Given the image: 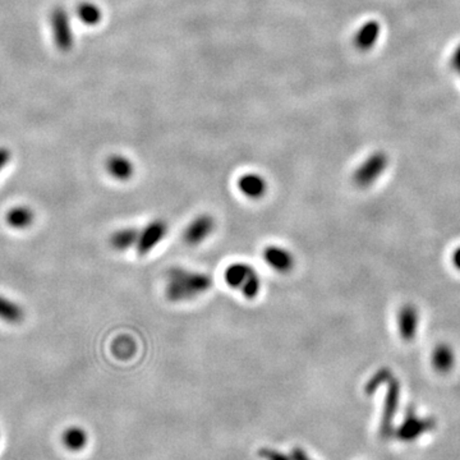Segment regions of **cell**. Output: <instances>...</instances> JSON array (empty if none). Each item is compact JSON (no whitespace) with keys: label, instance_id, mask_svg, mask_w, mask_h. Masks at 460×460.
Returning <instances> with one entry per match:
<instances>
[{"label":"cell","instance_id":"cell-1","mask_svg":"<svg viewBox=\"0 0 460 460\" xmlns=\"http://www.w3.org/2000/svg\"><path fill=\"white\" fill-rule=\"evenodd\" d=\"M213 287V278L206 272L184 267H172L166 274V298L174 302H189L207 293Z\"/></svg>","mask_w":460,"mask_h":460},{"label":"cell","instance_id":"cell-2","mask_svg":"<svg viewBox=\"0 0 460 460\" xmlns=\"http://www.w3.org/2000/svg\"><path fill=\"white\" fill-rule=\"evenodd\" d=\"M224 280L231 289H238L246 299H256L261 292V278L252 265L246 263H230L224 272Z\"/></svg>","mask_w":460,"mask_h":460},{"label":"cell","instance_id":"cell-3","mask_svg":"<svg viewBox=\"0 0 460 460\" xmlns=\"http://www.w3.org/2000/svg\"><path fill=\"white\" fill-rule=\"evenodd\" d=\"M387 157L384 152H375L362 163L353 174L354 184L360 188H369L385 172Z\"/></svg>","mask_w":460,"mask_h":460},{"label":"cell","instance_id":"cell-4","mask_svg":"<svg viewBox=\"0 0 460 460\" xmlns=\"http://www.w3.org/2000/svg\"><path fill=\"white\" fill-rule=\"evenodd\" d=\"M169 225L163 219H155L148 222L139 234L137 240V254L140 256H146L150 254L154 248H157L165 237L168 236Z\"/></svg>","mask_w":460,"mask_h":460},{"label":"cell","instance_id":"cell-5","mask_svg":"<svg viewBox=\"0 0 460 460\" xmlns=\"http://www.w3.org/2000/svg\"><path fill=\"white\" fill-rule=\"evenodd\" d=\"M399 399H400V384L393 376L387 381V393L384 402V411L381 416V425H380V436L382 439H387L393 435V422L395 414L399 408Z\"/></svg>","mask_w":460,"mask_h":460},{"label":"cell","instance_id":"cell-6","mask_svg":"<svg viewBox=\"0 0 460 460\" xmlns=\"http://www.w3.org/2000/svg\"><path fill=\"white\" fill-rule=\"evenodd\" d=\"M435 426V419L421 418L413 408H408L402 425L396 430V436L400 441H414Z\"/></svg>","mask_w":460,"mask_h":460},{"label":"cell","instance_id":"cell-7","mask_svg":"<svg viewBox=\"0 0 460 460\" xmlns=\"http://www.w3.org/2000/svg\"><path fill=\"white\" fill-rule=\"evenodd\" d=\"M216 222L210 214H200L191 220L183 231V239L188 246L196 247L204 243L214 233Z\"/></svg>","mask_w":460,"mask_h":460},{"label":"cell","instance_id":"cell-8","mask_svg":"<svg viewBox=\"0 0 460 460\" xmlns=\"http://www.w3.org/2000/svg\"><path fill=\"white\" fill-rule=\"evenodd\" d=\"M263 258L265 263L272 267L274 272L280 274H288L294 269L296 258L293 254L284 248V247L272 246L265 247L263 252Z\"/></svg>","mask_w":460,"mask_h":460},{"label":"cell","instance_id":"cell-9","mask_svg":"<svg viewBox=\"0 0 460 460\" xmlns=\"http://www.w3.org/2000/svg\"><path fill=\"white\" fill-rule=\"evenodd\" d=\"M419 312L414 304H404L398 312V330L404 342H412L418 331Z\"/></svg>","mask_w":460,"mask_h":460},{"label":"cell","instance_id":"cell-10","mask_svg":"<svg viewBox=\"0 0 460 460\" xmlns=\"http://www.w3.org/2000/svg\"><path fill=\"white\" fill-rule=\"evenodd\" d=\"M237 187L245 197L249 200H261L266 196L267 182L263 175L257 172H247L239 178Z\"/></svg>","mask_w":460,"mask_h":460},{"label":"cell","instance_id":"cell-11","mask_svg":"<svg viewBox=\"0 0 460 460\" xmlns=\"http://www.w3.org/2000/svg\"><path fill=\"white\" fill-rule=\"evenodd\" d=\"M107 172L116 181H130L134 174V165L128 157L114 155L107 159Z\"/></svg>","mask_w":460,"mask_h":460},{"label":"cell","instance_id":"cell-12","mask_svg":"<svg viewBox=\"0 0 460 460\" xmlns=\"http://www.w3.org/2000/svg\"><path fill=\"white\" fill-rule=\"evenodd\" d=\"M53 26H54V35L57 46L60 49H69L72 45V33L68 24V18L63 10L57 9V12H54Z\"/></svg>","mask_w":460,"mask_h":460},{"label":"cell","instance_id":"cell-13","mask_svg":"<svg viewBox=\"0 0 460 460\" xmlns=\"http://www.w3.org/2000/svg\"><path fill=\"white\" fill-rule=\"evenodd\" d=\"M454 364H455V353L452 346L445 343L437 345L435 351L432 352V366L436 372L441 375L449 373L452 370Z\"/></svg>","mask_w":460,"mask_h":460},{"label":"cell","instance_id":"cell-14","mask_svg":"<svg viewBox=\"0 0 460 460\" xmlns=\"http://www.w3.org/2000/svg\"><path fill=\"white\" fill-rule=\"evenodd\" d=\"M35 220L33 210L27 206H16L6 214V222L13 229L24 230L30 228Z\"/></svg>","mask_w":460,"mask_h":460},{"label":"cell","instance_id":"cell-15","mask_svg":"<svg viewBox=\"0 0 460 460\" xmlns=\"http://www.w3.org/2000/svg\"><path fill=\"white\" fill-rule=\"evenodd\" d=\"M139 234H140V230L136 229V228H123V229L116 230L110 236L109 243L115 251H121V252L128 251V249H131L132 247H136L137 245Z\"/></svg>","mask_w":460,"mask_h":460},{"label":"cell","instance_id":"cell-16","mask_svg":"<svg viewBox=\"0 0 460 460\" xmlns=\"http://www.w3.org/2000/svg\"><path fill=\"white\" fill-rule=\"evenodd\" d=\"M62 441L69 452H82L89 443L87 432L80 426H71L67 428L62 436Z\"/></svg>","mask_w":460,"mask_h":460},{"label":"cell","instance_id":"cell-17","mask_svg":"<svg viewBox=\"0 0 460 460\" xmlns=\"http://www.w3.org/2000/svg\"><path fill=\"white\" fill-rule=\"evenodd\" d=\"M24 317L25 311L19 304L4 296H0V320L8 324H18L24 320Z\"/></svg>","mask_w":460,"mask_h":460},{"label":"cell","instance_id":"cell-18","mask_svg":"<svg viewBox=\"0 0 460 460\" xmlns=\"http://www.w3.org/2000/svg\"><path fill=\"white\" fill-rule=\"evenodd\" d=\"M380 33V26L378 22H369L362 27L355 36V45L361 50H367L375 45Z\"/></svg>","mask_w":460,"mask_h":460},{"label":"cell","instance_id":"cell-19","mask_svg":"<svg viewBox=\"0 0 460 460\" xmlns=\"http://www.w3.org/2000/svg\"><path fill=\"white\" fill-rule=\"evenodd\" d=\"M77 13H78L80 19L82 21L83 24H86V25H96V24H99L100 18H101L100 9L96 6L90 4V3L81 4L78 7Z\"/></svg>","mask_w":460,"mask_h":460},{"label":"cell","instance_id":"cell-20","mask_svg":"<svg viewBox=\"0 0 460 460\" xmlns=\"http://www.w3.org/2000/svg\"><path fill=\"white\" fill-rule=\"evenodd\" d=\"M391 378H393L391 371L387 370V369H381V370H378V372H376V373L367 381V384H366V387H364L366 394H373V393L378 390V387H381V385H384V384H387V381Z\"/></svg>","mask_w":460,"mask_h":460},{"label":"cell","instance_id":"cell-21","mask_svg":"<svg viewBox=\"0 0 460 460\" xmlns=\"http://www.w3.org/2000/svg\"><path fill=\"white\" fill-rule=\"evenodd\" d=\"M258 455L263 460H292V457H288L287 454L274 450L270 448H261L260 452H258Z\"/></svg>","mask_w":460,"mask_h":460},{"label":"cell","instance_id":"cell-22","mask_svg":"<svg viewBox=\"0 0 460 460\" xmlns=\"http://www.w3.org/2000/svg\"><path fill=\"white\" fill-rule=\"evenodd\" d=\"M10 159H12V154L8 148H0V172L7 166Z\"/></svg>","mask_w":460,"mask_h":460},{"label":"cell","instance_id":"cell-23","mask_svg":"<svg viewBox=\"0 0 460 460\" xmlns=\"http://www.w3.org/2000/svg\"><path fill=\"white\" fill-rule=\"evenodd\" d=\"M292 460H311V458L307 455L302 448H294L292 450Z\"/></svg>","mask_w":460,"mask_h":460},{"label":"cell","instance_id":"cell-24","mask_svg":"<svg viewBox=\"0 0 460 460\" xmlns=\"http://www.w3.org/2000/svg\"><path fill=\"white\" fill-rule=\"evenodd\" d=\"M452 265L460 272V247H458L452 254Z\"/></svg>","mask_w":460,"mask_h":460},{"label":"cell","instance_id":"cell-25","mask_svg":"<svg viewBox=\"0 0 460 460\" xmlns=\"http://www.w3.org/2000/svg\"><path fill=\"white\" fill-rule=\"evenodd\" d=\"M452 67L458 71V73L460 74V46L455 51L454 57H452Z\"/></svg>","mask_w":460,"mask_h":460}]
</instances>
